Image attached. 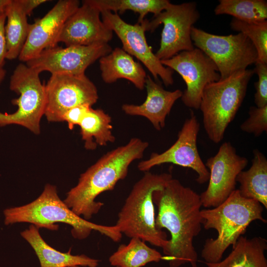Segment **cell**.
<instances>
[{"label":"cell","instance_id":"obj_2","mask_svg":"<svg viewBox=\"0 0 267 267\" xmlns=\"http://www.w3.org/2000/svg\"><path fill=\"white\" fill-rule=\"evenodd\" d=\"M147 142L137 137L107 152L82 174L77 184L67 193L63 200L76 214L86 220L98 213L103 203L95 198L103 192L114 189L125 178L131 164L141 158Z\"/></svg>","mask_w":267,"mask_h":267},{"label":"cell","instance_id":"obj_31","mask_svg":"<svg viewBox=\"0 0 267 267\" xmlns=\"http://www.w3.org/2000/svg\"><path fill=\"white\" fill-rule=\"evenodd\" d=\"M91 106L84 104L74 106L68 110L62 117V122H66L69 129L79 125L82 119Z\"/></svg>","mask_w":267,"mask_h":267},{"label":"cell","instance_id":"obj_30","mask_svg":"<svg viewBox=\"0 0 267 267\" xmlns=\"http://www.w3.org/2000/svg\"><path fill=\"white\" fill-rule=\"evenodd\" d=\"M255 64L258 80L255 83L254 102L257 107H263L267 105V63L256 61Z\"/></svg>","mask_w":267,"mask_h":267},{"label":"cell","instance_id":"obj_4","mask_svg":"<svg viewBox=\"0 0 267 267\" xmlns=\"http://www.w3.org/2000/svg\"><path fill=\"white\" fill-rule=\"evenodd\" d=\"M6 224L28 222L38 228L56 230L62 222L72 227L71 234L77 239L88 237L92 230L98 231L114 242H119L122 233L115 225H104L88 221L76 214L62 201L56 186L45 185L42 194L35 200L25 205L4 211Z\"/></svg>","mask_w":267,"mask_h":267},{"label":"cell","instance_id":"obj_13","mask_svg":"<svg viewBox=\"0 0 267 267\" xmlns=\"http://www.w3.org/2000/svg\"><path fill=\"white\" fill-rule=\"evenodd\" d=\"M108 43L89 45L56 46L42 51L26 64L40 74L47 71L53 74L82 75L87 68L97 59L109 53Z\"/></svg>","mask_w":267,"mask_h":267},{"label":"cell","instance_id":"obj_34","mask_svg":"<svg viewBox=\"0 0 267 267\" xmlns=\"http://www.w3.org/2000/svg\"><path fill=\"white\" fill-rule=\"evenodd\" d=\"M10 0H0V17L6 15L7 8Z\"/></svg>","mask_w":267,"mask_h":267},{"label":"cell","instance_id":"obj_18","mask_svg":"<svg viewBox=\"0 0 267 267\" xmlns=\"http://www.w3.org/2000/svg\"><path fill=\"white\" fill-rule=\"evenodd\" d=\"M144 88L147 97L143 103L124 104L122 109L126 114L146 118L156 130L160 131L165 126L167 116L175 102L181 97L183 92L178 89L173 91L166 90L149 75L146 77Z\"/></svg>","mask_w":267,"mask_h":267},{"label":"cell","instance_id":"obj_25","mask_svg":"<svg viewBox=\"0 0 267 267\" xmlns=\"http://www.w3.org/2000/svg\"><path fill=\"white\" fill-rule=\"evenodd\" d=\"M139 238L133 237L128 244H121L109 258L111 266L118 267H142L163 260V256L148 246Z\"/></svg>","mask_w":267,"mask_h":267},{"label":"cell","instance_id":"obj_33","mask_svg":"<svg viewBox=\"0 0 267 267\" xmlns=\"http://www.w3.org/2000/svg\"><path fill=\"white\" fill-rule=\"evenodd\" d=\"M47 1L46 0H21L22 4L28 15L31 14L35 8Z\"/></svg>","mask_w":267,"mask_h":267},{"label":"cell","instance_id":"obj_6","mask_svg":"<svg viewBox=\"0 0 267 267\" xmlns=\"http://www.w3.org/2000/svg\"><path fill=\"white\" fill-rule=\"evenodd\" d=\"M254 69L237 72L204 88L200 107L204 130L209 138L219 143L234 119L245 97Z\"/></svg>","mask_w":267,"mask_h":267},{"label":"cell","instance_id":"obj_23","mask_svg":"<svg viewBox=\"0 0 267 267\" xmlns=\"http://www.w3.org/2000/svg\"><path fill=\"white\" fill-rule=\"evenodd\" d=\"M27 16L21 0H10L4 27L7 59L18 58L26 43L31 26L28 22Z\"/></svg>","mask_w":267,"mask_h":267},{"label":"cell","instance_id":"obj_22","mask_svg":"<svg viewBox=\"0 0 267 267\" xmlns=\"http://www.w3.org/2000/svg\"><path fill=\"white\" fill-rule=\"evenodd\" d=\"M236 180L242 197L255 200L267 209V159L260 151L253 150L251 167L240 172Z\"/></svg>","mask_w":267,"mask_h":267},{"label":"cell","instance_id":"obj_14","mask_svg":"<svg viewBox=\"0 0 267 267\" xmlns=\"http://www.w3.org/2000/svg\"><path fill=\"white\" fill-rule=\"evenodd\" d=\"M100 13L103 22L121 40L124 50L141 62L155 80L160 77L167 87L173 84V70L161 63L147 42V19L132 25L124 21L118 13L108 10L101 11Z\"/></svg>","mask_w":267,"mask_h":267},{"label":"cell","instance_id":"obj_17","mask_svg":"<svg viewBox=\"0 0 267 267\" xmlns=\"http://www.w3.org/2000/svg\"><path fill=\"white\" fill-rule=\"evenodd\" d=\"M100 14L97 7L87 0H83L82 5L65 22L58 43L62 42L66 46L108 43L113 32L101 20Z\"/></svg>","mask_w":267,"mask_h":267},{"label":"cell","instance_id":"obj_11","mask_svg":"<svg viewBox=\"0 0 267 267\" xmlns=\"http://www.w3.org/2000/svg\"><path fill=\"white\" fill-rule=\"evenodd\" d=\"M161 62L181 76L186 88L181 99L190 108L199 109L204 88L220 79L216 64L198 48L180 52L169 59L161 60Z\"/></svg>","mask_w":267,"mask_h":267},{"label":"cell","instance_id":"obj_24","mask_svg":"<svg viewBox=\"0 0 267 267\" xmlns=\"http://www.w3.org/2000/svg\"><path fill=\"white\" fill-rule=\"evenodd\" d=\"M111 123V117L102 109L90 108L79 125L86 149L94 150L97 144L105 146L115 141Z\"/></svg>","mask_w":267,"mask_h":267},{"label":"cell","instance_id":"obj_1","mask_svg":"<svg viewBox=\"0 0 267 267\" xmlns=\"http://www.w3.org/2000/svg\"><path fill=\"white\" fill-rule=\"evenodd\" d=\"M152 199L158 209L157 229L166 228L171 235L162 248L163 260L168 262L170 267H179L187 263L191 267H198L193 240L201 231L202 224L200 195L172 178L162 189L154 191Z\"/></svg>","mask_w":267,"mask_h":267},{"label":"cell","instance_id":"obj_32","mask_svg":"<svg viewBox=\"0 0 267 267\" xmlns=\"http://www.w3.org/2000/svg\"><path fill=\"white\" fill-rule=\"evenodd\" d=\"M6 15L0 17V68H3L6 56V45L4 27Z\"/></svg>","mask_w":267,"mask_h":267},{"label":"cell","instance_id":"obj_5","mask_svg":"<svg viewBox=\"0 0 267 267\" xmlns=\"http://www.w3.org/2000/svg\"><path fill=\"white\" fill-rule=\"evenodd\" d=\"M172 178L171 174L148 171L134 184L118 215L115 225L122 233L162 248L167 245L166 232L156 227L152 195Z\"/></svg>","mask_w":267,"mask_h":267},{"label":"cell","instance_id":"obj_3","mask_svg":"<svg viewBox=\"0 0 267 267\" xmlns=\"http://www.w3.org/2000/svg\"><path fill=\"white\" fill-rule=\"evenodd\" d=\"M264 207L259 202L242 197L238 189L234 190L228 198L217 207L201 210L204 228L215 229L216 238H208L201 251L205 263L220 261L227 248L234 246L239 238L246 232L253 221L267 220L263 216Z\"/></svg>","mask_w":267,"mask_h":267},{"label":"cell","instance_id":"obj_15","mask_svg":"<svg viewBox=\"0 0 267 267\" xmlns=\"http://www.w3.org/2000/svg\"><path fill=\"white\" fill-rule=\"evenodd\" d=\"M248 163L230 142H223L205 164L210 176L207 189L200 195L202 206L214 208L224 202L236 189V178Z\"/></svg>","mask_w":267,"mask_h":267},{"label":"cell","instance_id":"obj_27","mask_svg":"<svg viewBox=\"0 0 267 267\" xmlns=\"http://www.w3.org/2000/svg\"><path fill=\"white\" fill-rule=\"evenodd\" d=\"M100 11L108 10L122 14L131 10L139 14L137 23L142 22L146 15L152 13L157 15L171 4L168 0H87Z\"/></svg>","mask_w":267,"mask_h":267},{"label":"cell","instance_id":"obj_12","mask_svg":"<svg viewBox=\"0 0 267 267\" xmlns=\"http://www.w3.org/2000/svg\"><path fill=\"white\" fill-rule=\"evenodd\" d=\"M200 123L191 111L178 134L176 142L161 153H153L149 159L141 161L137 166L139 170L148 172L152 167L165 163H172L194 171L199 184L208 181L209 172L202 160L197 147Z\"/></svg>","mask_w":267,"mask_h":267},{"label":"cell","instance_id":"obj_28","mask_svg":"<svg viewBox=\"0 0 267 267\" xmlns=\"http://www.w3.org/2000/svg\"><path fill=\"white\" fill-rule=\"evenodd\" d=\"M230 25L232 30L244 34L253 43L258 53L257 61L267 63V21L249 23L233 18Z\"/></svg>","mask_w":267,"mask_h":267},{"label":"cell","instance_id":"obj_16","mask_svg":"<svg viewBox=\"0 0 267 267\" xmlns=\"http://www.w3.org/2000/svg\"><path fill=\"white\" fill-rule=\"evenodd\" d=\"M79 6L78 0H59L44 17L31 24L19 59L26 62L44 50L57 46L65 22Z\"/></svg>","mask_w":267,"mask_h":267},{"label":"cell","instance_id":"obj_7","mask_svg":"<svg viewBox=\"0 0 267 267\" xmlns=\"http://www.w3.org/2000/svg\"><path fill=\"white\" fill-rule=\"evenodd\" d=\"M191 37L193 45L216 64L220 75V80L245 70L257 61L258 53L254 44L242 33L220 36L193 26Z\"/></svg>","mask_w":267,"mask_h":267},{"label":"cell","instance_id":"obj_29","mask_svg":"<svg viewBox=\"0 0 267 267\" xmlns=\"http://www.w3.org/2000/svg\"><path fill=\"white\" fill-rule=\"evenodd\" d=\"M249 117L240 125L241 131L256 137L267 131V105L263 107L251 106Z\"/></svg>","mask_w":267,"mask_h":267},{"label":"cell","instance_id":"obj_35","mask_svg":"<svg viewBox=\"0 0 267 267\" xmlns=\"http://www.w3.org/2000/svg\"><path fill=\"white\" fill-rule=\"evenodd\" d=\"M6 71L3 68H0V84L5 77Z\"/></svg>","mask_w":267,"mask_h":267},{"label":"cell","instance_id":"obj_9","mask_svg":"<svg viewBox=\"0 0 267 267\" xmlns=\"http://www.w3.org/2000/svg\"><path fill=\"white\" fill-rule=\"evenodd\" d=\"M200 18L194 1L179 4L171 3L151 20H148L147 31H154L161 24L160 47L155 53L160 60L169 59L180 52L194 48L191 37V28Z\"/></svg>","mask_w":267,"mask_h":267},{"label":"cell","instance_id":"obj_19","mask_svg":"<svg viewBox=\"0 0 267 267\" xmlns=\"http://www.w3.org/2000/svg\"><path fill=\"white\" fill-rule=\"evenodd\" d=\"M21 236L31 246L37 256L41 267H96L99 260L85 255H73L71 250L60 252L51 247L43 239L39 228L31 224L28 229L21 232Z\"/></svg>","mask_w":267,"mask_h":267},{"label":"cell","instance_id":"obj_8","mask_svg":"<svg viewBox=\"0 0 267 267\" xmlns=\"http://www.w3.org/2000/svg\"><path fill=\"white\" fill-rule=\"evenodd\" d=\"M40 73L20 63L10 79V89L18 93L12 100L17 110L11 114L0 112V126L15 124L23 126L35 134L40 133V121L44 115L46 96L45 86L40 79Z\"/></svg>","mask_w":267,"mask_h":267},{"label":"cell","instance_id":"obj_36","mask_svg":"<svg viewBox=\"0 0 267 267\" xmlns=\"http://www.w3.org/2000/svg\"><path fill=\"white\" fill-rule=\"evenodd\" d=\"M79 267V266H76V267Z\"/></svg>","mask_w":267,"mask_h":267},{"label":"cell","instance_id":"obj_20","mask_svg":"<svg viewBox=\"0 0 267 267\" xmlns=\"http://www.w3.org/2000/svg\"><path fill=\"white\" fill-rule=\"evenodd\" d=\"M99 68L102 80L107 84L125 79L132 82L140 90L144 88L146 74L139 62L123 49L116 47L99 60Z\"/></svg>","mask_w":267,"mask_h":267},{"label":"cell","instance_id":"obj_21","mask_svg":"<svg viewBox=\"0 0 267 267\" xmlns=\"http://www.w3.org/2000/svg\"><path fill=\"white\" fill-rule=\"evenodd\" d=\"M267 240L262 237L249 239L241 236L230 253L223 260L205 263L207 267H267Z\"/></svg>","mask_w":267,"mask_h":267},{"label":"cell","instance_id":"obj_26","mask_svg":"<svg viewBox=\"0 0 267 267\" xmlns=\"http://www.w3.org/2000/svg\"><path fill=\"white\" fill-rule=\"evenodd\" d=\"M216 15L228 14L249 23L264 22L267 19L265 0H220L214 9Z\"/></svg>","mask_w":267,"mask_h":267},{"label":"cell","instance_id":"obj_10","mask_svg":"<svg viewBox=\"0 0 267 267\" xmlns=\"http://www.w3.org/2000/svg\"><path fill=\"white\" fill-rule=\"evenodd\" d=\"M44 86V115L49 122H62L64 114L69 109L84 104L91 106L98 99L96 87L85 74L51 75Z\"/></svg>","mask_w":267,"mask_h":267}]
</instances>
